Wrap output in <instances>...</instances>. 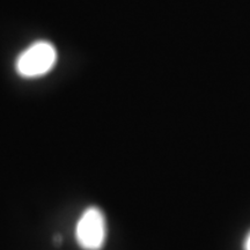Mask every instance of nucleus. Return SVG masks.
Segmentation results:
<instances>
[{"label": "nucleus", "mask_w": 250, "mask_h": 250, "mask_svg": "<svg viewBox=\"0 0 250 250\" xmlns=\"http://www.w3.org/2000/svg\"><path fill=\"white\" fill-rule=\"evenodd\" d=\"M107 220L96 206L86 208L76 226L77 243L83 250H101L107 240Z\"/></svg>", "instance_id": "2"}, {"label": "nucleus", "mask_w": 250, "mask_h": 250, "mask_svg": "<svg viewBox=\"0 0 250 250\" xmlns=\"http://www.w3.org/2000/svg\"><path fill=\"white\" fill-rule=\"evenodd\" d=\"M243 249L250 250V232L248 233V235H247V237H246L245 243H243Z\"/></svg>", "instance_id": "3"}, {"label": "nucleus", "mask_w": 250, "mask_h": 250, "mask_svg": "<svg viewBox=\"0 0 250 250\" xmlns=\"http://www.w3.org/2000/svg\"><path fill=\"white\" fill-rule=\"evenodd\" d=\"M57 62V51L54 44L39 41L21 52L15 62L17 72L27 79H35L48 74Z\"/></svg>", "instance_id": "1"}]
</instances>
